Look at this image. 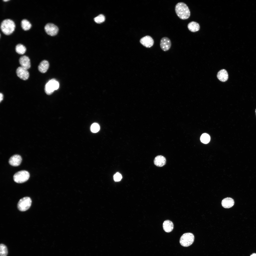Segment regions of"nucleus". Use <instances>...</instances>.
I'll use <instances>...</instances> for the list:
<instances>
[{
    "label": "nucleus",
    "mask_w": 256,
    "mask_h": 256,
    "mask_svg": "<svg viewBox=\"0 0 256 256\" xmlns=\"http://www.w3.org/2000/svg\"><path fill=\"white\" fill-rule=\"evenodd\" d=\"M175 11L177 16L182 19H187L190 15V11L188 7L183 2H179L176 5Z\"/></svg>",
    "instance_id": "nucleus-1"
},
{
    "label": "nucleus",
    "mask_w": 256,
    "mask_h": 256,
    "mask_svg": "<svg viewBox=\"0 0 256 256\" xmlns=\"http://www.w3.org/2000/svg\"><path fill=\"white\" fill-rule=\"evenodd\" d=\"M15 25L12 20L6 19L3 20L1 23L0 28L2 32L5 34L9 35L14 31Z\"/></svg>",
    "instance_id": "nucleus-2"
},
{
    "label": "nucleus",
    "mask_w": 256,
    "mask_h": 256,
    "mask_svg": "<svg viewBox=\"0 0 256 256\" xmlns=\"http://www.w3.org/2000/svg\"><path fill=\"white\" fill-rule=\"evenodd\" d=\"M30 177L29 173L26 170L19 171L14 174L13 176L14 181L18 183H22L26 182Z\"/></svg>",
    "instance_id": "nucleus-3"
},
{
    "label": "nucleus",
    "mask_w": 256,
    "mask_h": 256,
    "mask_svg": "<svg viewBox=\"0 0 256 256\" xmlns=\"http://www.w3.org/2000/svg\"><path fill=\"white\" fill-rule=\"evenodd\" d=\"M194 239V236L192 233H186L183 234L181 237L179 242L182 246L187 247L192 244Z\"/></svg>",
    "instance_id": "nucleus-4"
},
{
    "label": "nucleus",
    "mask_w": 256,
    "mask_h": 256,
    "mask_svg": "<svg viewBox=\"0 0 256 256\" xmlns=\"http://www.w3.org/2000/svg\"><path fill=\"white\" fill-rule=\"evenodd\" d=\"M59 82L55 79L50 80L46 84L45 90L46 93L48 95L51 94L54 91L59 88Z\"/></svg>",
    "instance_id": "nucleus-5"
},
{
    "label": "nucleus",
    "mask_w": 256,
    "mask_h": 256,
    "mask_svg": "<svg viewBox=\"0 0 256 256\" xmlns=\"http://www.w3.org/2000/svg\"><path fill=\"white\" fill-rule=\"evenodd\" d=\"M32 204V200L28 197H24L19 201L17 207L20 211H24L28 210Z\"/></svg>",
    "instance_id": "nucleus-6"
},
{
    "label": "nucleus",
    "mask_w": 256,
    "mask_h": 256,
    "mask_svg": "<svg viewBox=\"0 0 256 256\" xmlns=\"http://www.w3.org/2000/svg\"><path fill=\"white\" fill-rule=\"evenodd\" d=\"M44 29L46 33L51 36L56 35L59 31L58 27L55 24L51 23L47 24L44 27Z\"/></svg>",
    "instance_id": "nucleus-7"
},
{
    "label": "nucleus",
    "mask_w": 256,
    "mask_h": 256,
    "mask_svg": "<svg viewBox=\"0 0 256 256\" xmlns=\"http://www.w3.org/2000/svg\"><path fill=\"white\" fill-rule=\"evenodd\" d=\"M16 73L18 77L23 80H27L29 77V73L27 69L21 66L17 69Z\"/></svg>",
    "instance_id": "nucleus-8"
},
{
    "label": "nucleus",
    "mask_w": 256,
    "mask_h": 256,
    "mask_svg": "<svg viewBox=\"0 0 256 256\" xmlns=\"http://www.w3.org/2000/svg\"><path fill=\"white\" fill-rule=\"evenodd\" d=\"M140 42L143 46L147 48L152 47L154 43L152 38L149 35L145 36L142 38L140 39Z\"/></svg>",
    "instance_id": "nucleus-9"
},
{
    "label": "nucleus",
    "mask_w": 256,
    "mask_h": 256,
    "mask_svg": "<svg viewBox=\"0 0 256 256\" xmlns=\"http://www.w3.org/2000/svg\"><path fill=\"white\" fill-rule=\"evenodd\" d=\"M171 42L168 37H165L162 38L160 41V45L161 49L164 51L168 50L171 46Z\"/></svg>",
    "instance_id": "nucleus-10"
},
{
    "label": "nucleus",
    "mask_w": 256,
    "mask_h": 256,
    "mask_svg": "<svg viewBox=\"0 0 256 256\" xmlns=\"http://www.w3.org/2000/svg\"><path fill=\"white\" fill-rule=\"evenodd\" d=\"M19 62L21 66L23 68L28 69L30 67V59L26 55L21 56L19 59Z\"/></svg>",
    "instance_id": "nucleus-11"
},
{
    "label": "nucleus",
    "mask_w": 256,
    "mask_h": 256,
    "mask_svg": "<svg viewBox=\"0 0 256 256\" xmlns=\"http://www.w3.org/2000/svg\"><path fill=\"white\" fill-rule=\"evenodd\" d=\"M22 160V158L20 155H15L10 158L9 160V163L12 166H17L20 164Z\"/></svg>",
    "instance_id": "nucleus-12"
},
{
    "label": "nucleus",
    "mask_w": 256,
    "mask_h": 256,
    "mask_svg": "<svg viewBox=\"0 0 256 256\" xmlns=\"http://www.w3.org/2000/svg\"><path fill=\"white\" fill-rule=\"evenodd\" d=\"M166 160L165 158L161 155H159L156 156L154 160V164L156 166L161 167L166 164Z\"/></svg>",
    "instance_id": "nucleus-13"
},
{
    "label": "nucleus",
    "mask_w": 256,
    "mask_h": 256,
    "mask_svg": "<svg viewBox=\"0 0 256 256\" xmlns=\"http://www.w3.org/2000/svg\"><path fill=\"white\" fill-rule=\"evenodd\" d=\"M234 203V201L232 198L227 197L223 199L222 201L221 204L224 208H229L232 207Z\"/></svg>",
    "instance_id": "nucleus-14"
},
{
    "label": "nucleus",
    "mask_w": 256,
    "mask_h": 256,
    "mask_svg": "<svg viewBox=\"0 0 256 256\" xmlns=\"http://www.w3.org/2000/svg\"><path fill=\"white\" fill-rule=\"evenodd\" d=\"M217 77L220 81L225 82L227 80L228 78V75L226 70L223 69L219 71L217 75Z\"/></svg>",
    "instance_id": "nucleus-15"
},
{
    "label": "nucleus",
    "mask_w": 256,
    "mask_h": 256,
    "mask_svg": "<svg viewBox=\"0 0 256 256\" xmlns=\"http://www.w3.org/2000/svg\"><path fill=\"white\" fill-rule=\"evenodd\" d=\"M163 226L165 231L167 233L171 232L174 228V224L173 222L169 220L164 221L163 223Z\"/></svg>",
    "instance_id": "nucleus-16"
},
{
    "label": "nucleus",
    "mask_w": 256,
    "mask_h": 256,
    "mask_svg": "<svg viewBox=\"0 0 256 256\" xmlns=\"http://www.w3.org/2000/svg\"><path fill=\"white\" fill-rule=\"evenodd\" d=\"M49 67V64L47 61L44 60L41 61L38 66V69L41 73H46Z\"/></svg>",
    "instance_id": "nucleus-17"
},
{
    "label": "nucleus",
    "mask_w": 256,
    "mask_h": 256,
    "mask_svg": "<svg viewBox=\"0 0 256 256\" xmlns=\"http://www.w3.org/2000/svg\"><path fill=\"white\" fill-rule=\"evenodd\" d=\"M188 29L192 32H195L199 30L200 27L199 24L194 21H192L189 23L187 25Z\"/></svg>",
    "instance_id": "nucleus-18"
},
{
    "label": "nucleus",
    "mask_w": 256,
    "mask_h": 256,
    "mask_svg": "<svg viewBox=\"0 0 256 256\" xmlns=\"http://www.w3.org/2000/svg\"><path fill=\"white\" fill-rule=\"evenodd\" d=\"M21 25L23 29L25 31L29 30L31 27V24L30 23L25 19L21 21Z\"/></svg>",
    "instance_id": "nucleus-19"
},
{
    "label": "nucleus",
    "mask_w": 256,
    "mask_h": 256,
    "mask_svg": "<svg viewBox=\"0 0 256 256\" xmlns=\"http://www.w3.org/2000/svg\"><path fill=\"white\" fill-rule=\"evenodd\" d=\"M15 50L18 54L23 55L24 54L26 50L25 47L23 45L20 44H18L15 47Z\"/></svg>",
    "instance_id": "nucleus-20"
},
{
    "label": "nucleus",
    "mask_w": 256,
    "mask_h": 256,
    "mask_svg": "<svg viewBox=\"0 0 256 256\" xmlns=\"http://www.w3.org/2000/svg\"><path fill=\"white\" fill-rule=\"evenodd\" d=\"M8 253L6 246L4 244H1L0 245V256H7Z\"/></svg>",
    "instance_id": "nucleus-21"
},
{
    "label": "nucleus",
    "mask_w": 256,
    "mask_h": 256,
    "mask_svg": "<svg viewBox=\"0 0 256 256\" xmlns=\"http://www.w3.org/2000/svg\"><path fill=\"white\" fill-rule=\"evenodd\" d=\"M210 138L209 135L206 133L203 134L200 137L201 142L204 144L208 143L210 140Z\"/></svg>",
    "instance_id": "nucleus-22"
},
{
    "label": "nucleus",
    "mask_w": 256,
    "mask_h": 256,
    "mask_svg": "<svg viewBox=\"0 0 256 256\" xmlns=\"http://www.w3.org/2000/svg\"><path fill=\"white\" fill-rule=\"evenodd\" d=\"M95 21L97 23H100L104 22L105 17L102 14H100L95 17L94 19Z\"/></svg>",
    "instance_id": "nucleus-23"
},
{
    "label": "nucleus",
    "mask_w": 256,
    "mask_h": 256,
    "mask_svg": "<svg viewBox=\"0 0 256 256\" xmlns=\"http://www.w3.org/2000/svg\"><path fill=\"white\" fill-rule=\"evenodd\" d=\"M100 127L99 125L97 123H95L92 124L91 127V131L93 133H96L99 130Z\"/></svg>",
    "instance_id": "nucleus-24"
},
{
    "label": "nucleus",
    "mask_w": 256,
    "mask_h": 256,
    "mask_svg": "<svg viewBox=\"0 0 256 256\" xmlns=\"http://www.w3.org/2000/svg\"><path fill=\"white\" fill-rule=\"evenodd\" d=\"M122 177L121 174L119 173H116L114 176V179L115 181H119L122 178Z\"/></svg>",
    "instance_id": "nucleus-25"
},
{
    "label": "nucleus",
    "mask_w": 256,
    "mask_h": 256,
    "mask_svg": "<svg viewBox=\"0 0 256 256\" xmlns=\"http://www.w3.org/2000/svg\"><path fill=\"white\" fill-rule=\"evenodd\" d=\"M0 102H1V101H2V100H3V94L2 93H0Z\"/></svg>",
    "instance_id": "nucleus-26"
},
{
    "label": "nucleus",
    "mask_w": 256,
    "mask_h": 256,
    "mask_svg": "<svg viewBox=\"0 0 256 256\" xmlns=\"http://www.w3.org/2000/svg\"><path fill=\"white\" fill-rule=\"evenodd\" d=\"M250 256H256V254L255 253H253Z\"/></svg>",
    "instance_id": "nucleus-27"
},
{
    "label": "nucleus",
    "mask_w": 256,
    "mask_h": 256,
    "mask_svg": "<svg viewBox=\"0 0 256 256\" xmlns=\"http://www.w3.org/2000/svg\"><path fill=\"white\" fill-rule=\"evenodd\" d=\"M9 0H3V1H4L5 2H6V1H9Z\"/></svg>",
    "instance_id": "nucleus-28"
},
{
    "label": "nucleus",
    "mask_w": 256,
    "mask_h": 256,
    "mask_svg": "<svg viewBox=\"0 0 256 256\" xmlns=\"http://www.w3.org/2000/svg\"><path fill=\"white\" fill-rule=\"evenodd\" d=\"M255 113H256V110H255Z\"/></svg>",
    "instance_id": "nucleus-29"
}]
</instances>
